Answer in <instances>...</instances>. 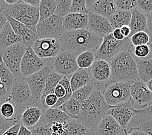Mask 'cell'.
Listing matches in <instances>:
<instances>
[{"mask_svg":"<svg viewBox=\"0 0 152 135\" xmlns=\"http://www.w3.org/2000/svg\"><path fill=\"white\" fill-rule=\"evenodd\" d=\"M7 22V20L6 15L3 11L0 10V31L3 29V27H4Z\"/></svg>","mask_w":152,"mask_h":135,"instance_id":"53","label":"cell"},{"mask_svg":"<svg viewBox=\"0 0 152 135\" xmlns=\"http://www.w3.org/2000/svg\"><path fill=\"white\" fill-rule=\"evenodd\" d=\"M109 109V106L103 98L101 90H98L81 103L80 112L74 119L90 130L94 131L106 115Z\"/></svg>","mask_w":152,"mask_h":135,"instance_id":"1","label":"cell"},{"mask_svg":"<svg viewBox=\"0 0 152 135\" xmlns=\"http://www.w3.org/2000/svg\"><path fill=\"white\" fill-rule=\"evenodd\" d=\"M110 77L105 85L118 82L140 81L133 51H123L114 57L109 62Z\"/></svg>","mask_w":152,"mask_h":135,"instance_id":"2","label":"cell"},{"mask_svg":"<svg viewBox=\"0 0 152 135\" xmlns=\"http://www.w3.org/2000/svg\"><path fill=\"white\" fill-rule=\"evenodd\" d=\"M27 47L22 42L17 43L7 48L0 53L3 63L12 72L14 77L21 75L20 63Z\"/></svg>","mask_w":152,"mask_h":135,"instance_id":"8","label":"cell"},{"mask_svg":"<svg viewBox=\"0 0 152 135\" xmlns=\"http://www.w3.org/2000/svg\"><path fill=\"white\" fill-rule=\"evenodd\" d=\"M16 110L15 106L11 102L4 101L0 104V116L3 119H18L15 117Z\"/></svg>","mask_w":152,"mask_h":135,"instance_id":"37","label":"cell"},{"mask_svg":"<svg viewBox=\"0 0 152 135\" xmlns=\"http://www.w3.org/2000/svg\"><path fill=\"white\" fill-rule=\"evenodd\" d=\"M18 119L5 120L0 116V135H2L9 128L12 126Z\"/></svg>","mask_w":152,"mask_h":135,"instance_id":"45","label":"cell"},{"mask_svg":"<svg viewBox=\"0 0 152 135\" xmlns=\"http://www.w3.org/2000/svg\"><path fill=\"white\" fill-rule=\"evenodd\" d=\"M94 131V135H127L124 129L113 117L106 114Z\"/></svg>","mask_w":152,"mask_h":135,"instance_id":"18","label":"cell"},{"mask_svg":"<svg viewBox=\"0 0 152 135\" xmlns=\"http://www.w3.org/2000/svg\"><path fill=\"white\" fill-rule=\"evenodd\" d=\"M88 22V15L69 13L63 18V29L65 31L87 29Z\"/></svg>","mask_w":152,"mask_h":135,"instance_id":"22","label":"cell"},{"mask_svg":"<svg viewBox=\"0 0 152 135\" xmlns=\"http://www.w3.org/2000/svg\"><path fill=\"white\" fill-rule=\"evenodd\" d=\"M112 34L113 37L115 38L116 40L122 41L126 39V38L123 35V34L122 33V31H121L120 29H116L115 30H113L112 32Z\"/></svg>","mask_w":152,"mask_h":135,"instance_id":"48","label":"cell"},{"mask_svg":"<svg viewBox=\"0 0 152 135\" xmlns=\"http://www.w3.org/2000/svg\"><path fill=\"white\" fill-rule=\"evenodd\" d=\"M6 101L11 102L16 110H25L27 107L32 105L40 106V103L34 101L33 98L26 78L22 75L14 77L12 85Z\"/></svg>","mask_w":152,"mask_h":135,"instance_id":"5","label":"cell"},{"mask_svg":"<svg viewBox=\"0 0 152 135\" xmlns=\"http://www.w3.org/2000/svg\"><path fill=\"white\" fill-rule=\"evenodd\" d=\"M93 81L105 85L110 77V66L109 62L104 60H96L89 68Z\"/></svg>","mask_w":152,"mask_h":135,"instance_id":"20","label":"cell"},{"mask_svg":"<svg viewBox=\"0 0 152 135\" xmlns=\"http://www.w3.org/2000/svg\"><path fill=\"white\" fill-rule=\"evenodd\" d=\"M103 39L90 33L87 29L64 31L58 40L61 51H67L77 55L87 51H94Z\"/></svg>","mask_w":152,"mask_h":135,"instance_id":"3","label":"cell"},{"mask_svg":"<svg viewBox=\"0 0 152 135\" xmlns=\"http://www.w3.org/2000/svg\"><path fill=\"white\" fill-rule=\"evenodd\" d=\"M72 0H58L55 15L63 18L70 13Z\"/></svg>","mask_w":152,"mask_h":135,"instance_id":"39","label":"cell"},{"mask_svg":"<svg viewBox=\"0 0 152 135\" xmlns=\"http://www.w3.org/2000/svg\"><path fill=\"white\" fill-rule=\"evenodd\" d=\"M86 7L89 12L109 18L116 11L113 0H87Z\"/></svg>","mask_w":152,"mask_h":135,"instance_id":"17","label":"cell"},{"mask_svg":"<svg viewBox=\"0 0 152 135\" xmlns=\"http://www.w3.org/2000/svg\"><path fill=\"white\" fill-rule=\"evenodd\" d=\"M57 0H41L39 7L40 21L46 20L55 15Z\"/></svg>","mask_w":152,"mask_h":135,"instance_id":"32","label":"cell"},{"mask_svg":"<svg viewBox=\"0 0 152 135\" xmlns=\"http://www.w3.org/2000/svg\"><path fill=\"white\" fill-rule=\"evenodd\" d=\"M37 39H59L64 33L63 18L53 15L46 20L40 21L36 26Z\"/></svg>","mask_w":152,"mask_h":135,"instance_id":"9","label":"cell"},{"mask_svg":"<svg viewBox=\"0 0 152 135\" xmlns=\"http://www.w3.org/2000/svg\"><path fill=\"white\" fill-rule=\"evenodd\" d=\"M137 114H142L152 116V102L147 105L142 107L140 109H137Z\"/></svg>","mask_w":152,"mask_h":135,"instance_id":"47","label":"cell"},{"mask_svg":"<svg viewBox=\"0 0 152 135\" xmlns=\"http://www.w3.org/2000/svg\"><path fill=\"white\" fill-rule=\"evenodd\" d=\"M21 126V122L19 119L16 121L15 123L7 130L2 135H18L19 129Z\"/></svg>","mask_w":152,"mask_h":135,"instance_id":"46","label":"cell"},{"mask_svg":"<svg viewBox=\"0 0 152 135\" xmlns=\"http://www.w3.org/2000/svg\"><path fill=\"white\" fill-rule=\"evenodd\" d=\"M96 61L94 52L87 51L79 54L76 58V62L79 68L89 69Z\"/></svg>","mask_w":152,"mask_h":135,"instance_id":"35","label":"cell"},{"mask_svg":"<svg viewBox=\"0 0 152 135\" xmlns=\"http://www.w3.org/2000/svg\"><path fill=\"white\" fill-rule=\"evenodd\" d=\"M77 55L67 51H60L56 57L51 58L53 72L62 76L70 75L77 71L79 67L76 62Z\"/></svg>","mask_w":152,"mask_h":135,"instance_id":"10","label":"cell"},{"mask_svg":"<svg viewBox=\"0 0 152 135\" xmlns=\"http://www.w3.org/2000/svg\"><path fill=\"white\" fill-rule=\"evenodd\" d=\"M137 9L147 15L152 12V0H137Z\"/></svg>","mask_w":152,"mask_h":135,"instance_id":"44","label":"cell"},{"mask_svg":"<svg viewBox=\"0 0 152 135\" xmlns=\"http://www.w3.org/2000/svg\"><path fill=\"white\" fill-rule=\"evenodd\" d=\"M6 16L7 22L11 25L14 32L21 40V42L27 47H32L34 42L37 40L36 26L24 25L11 17Z\"/></svg>","mask_w":152,"mask_h":135,"instance_id":"14","label":"cell"},{"mask_svg":"<svg viewBox=\"0 0 152 135\" xmlns=\"http://www.w3.org/2000/svg\"><path fill=\"white\" fill-rule=\"evenodd\" d=\"M146 86L148 87V88L149 89V90L152 93V79H151V80L148 81L146 83Z\"/></svg>","mask_w":152,"mask_h":135,"instance_id":"56","label":"cell"},{"mask_svg":"<svg viewBox=\"0 0 152 135\" xmlns=\"http://www.w3.org/2000/svg\"><path fill=\"white\" fill-rule=\"evenodd\" d=\"M69 81L72 92L77 90L92 81L90 70L79 68L72 75Z\"/></svg>","mask_w":152,"mask_h":135,"instance_id":"26","label":"cell"},{"mask_svg":"<svg viewBox=\"0 0 152 135\" xmlns=\"http://www.w3.org/2000/svg\"><path fill=\"white\" fill-rule=\"evenodd\" d=\"M133 82H118L105 85L102 92L109 106L126 102L131 98L130 88Z\"/></svg>","mask_w":152,"mask_h":135,"instance_id":"7","label":"cell"},{"mask_svg":"<svg viewBox=\"0 0 152 135\" xmlns=\"http://www.w3.org/2000/svg\"><path fill=\"white\" fill-rule=\"evenodd\" d=\"M48 61L38 57L32 47H27L20 63V74L24 78L28 77L42 70Z\"/></svg>","mask_w":152,"mask_h":135,"instance_id":"13","label":"cell"},{"mask_svg":"<svg viewBox=\"0 0 152 135\" xmlns=\"http://www.w3.org/2000/svg\"><path fill=\"white\" fill-rule=\"evenodd\" d=\"M146 16L147 20L148 32L150 33V35L152 36V12Z\"/></svg>","mask_w":152,"mask_h":135,"instance_id":"49","label":"cell"},{"mask_svg":"<svg viewBox=\"0 0 152 135\" xmlns=\"http://www.w3.org/2000/svg\"><path fill=\"white\" fill-rule=\"evenodd\" d=\"M0 80L9 93L11 90L14 80V75L7 68L3 61H0Z\"/></svg>","mask_w":152,"mask_h":135,"instance_id":"36","label":"cell"},{"mask_svg":"<svg viewBox=\"0 0 152 135\" xmlns=\"http://www.w3.org/2000/svg\"><path fill=\"white\" fill-rule=\"evenodd\" d=\"M114 2L116 10L131 12L137 9V0H115Z\"/></svg>","mask_w":152,"mask_h":135,"instance_id":"40","label":"cell"},{"mask_svg":"<svg viewBox=\"0 0 152 135\" xmlns=\"http://www.w3.org/2000/svg\"><path fill=\"white\" fill-rule=\"evenodd\" d=\"M0 3H1V1H0Z\"/></svg>","mask_w":152,"mask_h":135,"instance_id":"58","label":"cell"},{"mask_svg":"<svg viewBox=\"0 0 152 135\" xmlns=\"http://www.w3.org/2000/svg\"><path fill=\"white\" fill-rule=\"evenodd\" d=\"M20 0H4V2L7 5H9L16 4V3H17Z\"/></svg>","mask_w":152,"mask_h":135,"instance_id":"55","label":"cell"},{"mask_svg":"<svg viewBox=\"0 0 152 135\" xmlns=\"http://www.w3.org/2000/svg\"><path fill=\"white\" fill-rule=\"evenodd\" d=\"M88 18L87 30L90 33L102 39L112 33L113 30L107 18L92 12L88 13Z\"/></svg>","mask_w":152,"mask_h":135,"instance_id":"16","label":"cell"},{"mask_svg":"<svg viewBox=\"0 0 152 135\" xmlns=\"http://www.w3.org/2000/svg\"><path fill=\"white\" fill-rule=\"evenodd\" d=\"M63 77L64 76L58 75L53 71L50 73L49 75L47 76L46 85H45L44 92L40 99V104L42 102L43 99L48 94L53 93L54 92V90L55 87H56V86L59 83V82L61 81V79H63Z\"/></svg>","mask_w":152,"mask_h":135,"instance_id":"31","label":"cell"},{"mask_svg":"<svg viewBox=\"0 0 152 135\" xmlns=\"http://www.w3.org/2000/svg\"><path fill=\"white\" fill-rule=\"evenodd\" d=\"M133 50L129 39L118 41L110 33L103 38L101 44L94 52L96 60L101 59L110 62L112 58L120 52L127 50L133 51Z\"/></svg>","mask_w":152,"mask_h":135,"instance_id":"6","label":"cell"},{"mask_svg":"<svg viewBox=\"0 0 152 135\" xmlns=\"http://www.w3.org/2000/svg\"><path fill=\"white\" fill-rule=\"evenodd\" d=\"M70 13L88 15V10L86 7V0H72Z\"/></svg>","mask_w":152,"mask_h":135,"instance_id":"41","label":"cell"},{"mask_svg":"<svg viewBox=\"0 0 152 135\" xmlns=\"http://www.w3.org/2000/svg\"><path fill=\"white\" fill-rule=\"evenodd\" d=\"M129 26L131 31V36L134 33L140 31L148 32L146 16L139 12L137 9L132 10Z\"/></svg>","mask_w":152,"mask_h":135,"instance_id":"27","label":"cell"},{"mask_svg":"<svg viewBox=\"0 0 152 135\" xmlns=\"http://www.w3.org/2000/svg\"><path fill=\"white\" fill-rule=\"evenodd\" d=\"M134 59L137 63L138 75L140 81L146 83L148 81L152 79V59H139L137 58H134Z\"/></svg>","mask_w":152,"mask_h":135,"instance_id":"28","label":"cell"},{"mask_svg":"<svg viewBox=\"0 0 152 135\" xmlns=\"http://www.w3.org/2000/svg\"><path fill=\"white\" fill-rule=\"evenodd\" d=\"M71 117L58 108H48L44 110L40 122L47 124L53 123H64Z\"/></svg>","mask_w":152,"mask_h":135,"instance_id":"23","label":"cell"},{"mask_svg":"<svg viewBox=\"0 0 152 135\" xmlns=\"http://www.w3.org/2000/svg\"><path fill=\"white\" fill-rule=\"evenodd\" d=\"M81 103L77 100L71 98L66 101L63 105L58 107V109L64 111L66 114L70 116L71 118H74L77 116L81 110Z\"/></svg>","mask_w":152,"mask_h":135,"instance_id":"34","label":"cell"},{"mask_svg":"<svg viewBox=\"0 0 152 135\" xmlns=\"http://www.w3.org/2000/svg\"><path fill=\"white\" fill-rule=\"evenodd\" d=\"M133 46H142V45H147L150 43V36L147 32L140 31L133 34L129 39Z\"/></svg>","mask_w":152,"mask_h":135,"instance_id":"38","label":"cell"},{"mask_svg":"<svg viewBox=\"0 0 152 135\" xmlns=\"http://www.w3.org/2000/svg\"><path fill=\"white\" fill-rule=\"evenodd\" d=\"M150 46H152V44L150 45ZM151 54H150V58H151V59H152V47H151Z\"/></svg>","mask_w":152,"mask_h":135,"instance_id":"57","label":"cell"},{"mask_svg":"<svg viewBox=\"0 0 152 135\" xmlns=\"http://www.w3.org/2000/svg\"><path fill=\"white\" fill-rule=\"evenodd\" d=\"M18 135H32V132L28 128L24 127L21 124Z\"/></svg>","mask_w":152,"mask_h":135,"instance_id":"51","label":"cell"},{"mask_svg":"<svg viewBox=\"0 0 152 135\" xmlns=\"http://www.w3.org/2000/svg\"><path fill=\"white\" fill-rule=\"evenodd\" d=\"M131 18V12L116 10L108 19L113 30L120 29L121 27L129 26Z\"/></svg>","mask_w":152,"mask_h":135,"instance_id":"30","label":"cell"},{"mask_svg":"<svg viewBox=\"0 0 152 135\" xmlns=\"http://www.w3.org/2000/svg\"><path fill=\"white\" fill-rule=\"evenodd\" d=\"M134 102L131 98L126 102L109 106L107 114L111 116L124 129L127 131L131 120L137 114V109L134 108Z\"/></svg>","mask_w":152,"mask_h":135,"instance_id":"11","label":"cell"},{"mask_svg":"<svg viewBox=\"0 0 152 135\" xmlns=\"http://www.w3.org/2000/svg\"><path fill=\"white\" fill-rule=\"evenodd\" d=\"M21 42V40L14 32L7 22L0 31V53L14 44Z\"/></svg>","mask_w":152,"mask_h":135,"instance_id":"24","label":"cell"},{"mask_svg":"<svg viewBox=\"0 0 152 135\" xmlns=\"http://www.w3.org/2000/svg\"><path fill=\"white\" fill-rule=\"evenodd\" d=\"M121 31L123 34V35L126 39H130L131 37V31L129 26H123L120 28Z\"/></svg>","mask_w":152,"mask_h":135,"instance_id":"50","label":"cell"},{"mask_svg":"<svg viewBox=\"0 0 152 135\" xmlns=\"http://www.w3.org/2000/svg\"><path fill=\"white\" fill-rule=\"evenodd\" d=\"M32 48L37 56L42 59L53 58L61 51L59 40L55 39H37Z\"/></svg>","mask_w":152,"mask_h":135,"instance_id":"15","label":"cell"},{"mask_svg":"<svg viewBox=\"0 0 152 135\" xmlns=\"http://www.w3.org/2000/svg\"><path fill=\"white\" fill-rule=\"evenodd\" d=\"M32 132V135H52L50 124L44 123L39 122L35 127L30 129Z\"/></svg>","mask_w":152,"mask_h":135,"instance_id":"43","label":"cell"},{"mask_svg":"<svg viewBox=\"0 0 152 135\" xmlns=\"http://www.w3.org/2000/svg\"><path fill=\"white\" fill-rule=\"evenodd\" d=\"M53 70L51 66V58H50L48 64L42 70L26 78V81L31 92L33 98L35 101L40 103V99L46 85L47 76Z\"/></svg>","mask_w":152,"mask_h":135,"instance_id":"12","label":"cell"},{"mask_svg":"<svg viewBox=\"0 0 152 135\" xmlns=\"http://www.w3.org/2000/svg\"><path fill=\"white\" fill-rule=\"evenodd\" d=\"M127 135H147V134L140 130L133 129V130L129 131V132L127 133Z\"/></svg>","mask_w":152,"mask_h":135,"instance_id":"54","label":"cell"},{"mask_svg":"<svg viewBox=\"0 0 152 135\" xmlns=\"http://www.w3.org/2000/svg\"><path fill=\"white\" fill-rule=\"evenodd\" d=\"M67 135H94V131L90 130L75 119L71 118L66 122Z\"/></svg>","mask_w":152,"mask_h":135,"instance_id":"33","label":"cell"},{"mask_svg":"<svg viewBox=\"0 0 152 135\" xmlns=\"http://www.w3.org/2000/svg\"><path fill=\"white\" fill-rule=\"evenodd\" d=\"M132 126L127 127V133L131 130L138 129L147 135H152V116L142 114H137L131 120Z\"/></svg>","mask_w":152,"mask_h":135,"instance_id":"25","label":"cell"},{"mask_svg":"<svg viewBox=\"0 0 152 135\" xmlns=\"http://www.w3.org/2000/svg\"><path fill=\"white\" fill-rule=\"evenodd\" d=\"M44 112V110L40 105H30L20 114L19 120L24 127L31 129L39 123Z\"/></svg>","mask_w":152,"mask_h":135,"instance_id":"21","label":"cell"},{"mask_svg":"<svg viewBox=\"0 0 152 135\" xmlns=\"http://www.w3.org/2000/svg\"><path fill=\"white\" fill-rule=\"evenodd\" d=\"M131 98L134 104L143 107L152 102V93L146 86V83L141 81H134L130 88Z\"/></svg>","mask_w":152,"mask_h":135,"instance_id":"19","label":"cell"},{"mask_svg":"<svg viewBox=\"0 0 152 135\" xmlns=\"http://www.w3.org/2000/svg\"><path fill=\"white\" fill-rule=\"evenodd\" d=\"M22 1L26 3V4L29 5L30 6H32L33 7L39 8L40 5V0H22Z\"/></svg>","mask_w":152,"mask_h":135,"instance_id":"52","label":"cell"},{"mask_svg":"<svg viewBox=\"0 0 152 135\" xmlns=\"http://www.w3.org/2000/svg\"><path fill=\"white\" fill-rule=\"evenodd\" d=\"M0 10L3 11L6 16L11 17L24 25L36 26L39 22V8L27 5L22 0H20L19 2L11 5H7L4 1H1Z\"/></svg>","mask_w":152,"mask_h":135,"instance_id":"4","label":"cell"},{"mask_svg":"<svg viewBox=\"0 0 152 135\" xmlns=\"http://www.w3.org/2000/svg\"><path fill=\"white\" fill-rule=\"evenodd\" d=\"M151 50V46L150 44L134 47L133 50L134 57L139 58V59L147 58L148 57L150 56Z\"/></svg>","mask_w":152,"mask_h":135,"instance_id":"42","label":"cell"},{"mask_svg":"<svg viewBox=\"0 0 152 135\" xmlns=\"http://www.w3.org/2000/svg\"><path fill=\"white\" fill-rule=\"evenodd\" d=\"M98 90H101L102 91L101 86L98 83L92 81L88 82L87 85L73 92L72 98H73L80 103H83L85 100H87L92 95L93 92Z\"/></svg>","mask_w":152,"mask_h":135,"instance_id":"29","label":"cell"}]
</instances>
